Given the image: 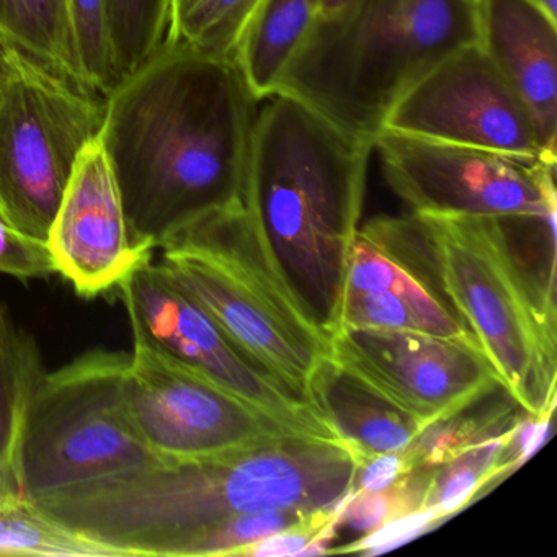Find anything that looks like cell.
Returning <instances> with one entry per match:
<instances>
[{
	"mask_svg": "<svg viewBox=\"0 0 557 557\" xmlns=\"http://www.w3.org/2000/svg\"><path fill=\"white\" fill-rule=\"evenodd\" d=\"M125 403L139 438L159 461L208 458L289 435L132 327ZM296 436V435H295Z\"/></svg>",
	"mask_w": 557,
	"mask_h": 557,
	"instance_id": "30bf717a",
	"label": "cell"
},
{
	"mask_svg": "<svg viewBox=\"0 0 557 557\" xmlns=\"http://www.w3.org/2000/svg\"><path fill=\"white\" fill-rule=\"evenodd\" d=\"M71 40L81 83L107 97L116 86L110 54L106 0H67Z\"/></svg>",
	"mask_w": 557,
	"mask_h": 557,
	"instance_id": "4316f807",
	"label": "cell"
},
{
	"mask_svg": "<svg viewBox=\"0 0 557 557\" xmlns=\"http://www.w3.org/2000/svg\"><path fill=\"white\" fill-rule=\"evenodd\" d=\"M373 151V143L282 94L253 126L244 210L263 256L327 341L341 322Z\"/></svg>",
	"mask_w": 557,
	"mask_h": 557,
	"instance_id": "3957f363",
	"label": "cell"
},
{
	"mask_svg": "<svg viewBox=\"0 0 557 557\" xmlns=\"http://www.w3.org/2000/svg\"><path fill=\"white\" fill-rule=\"evenodd\" d=\"M110 54L119 84L164 44L169 0H106Z\"/></svg>",
	"mask_w": 557,
	"mask_h": 557,
	"instance_id": "cb8c5ba5",
	"label": "cell"
},
{
	"mask_svg": "<svg viewBox=\"0 0 557 557\" xmlns=\"http://www.w3.org/2000/svg\"><path fill=\"white\" fill-rule=\"evenodd\" d=\"M58 269L47 240L22 233L0 216V275L14 278H50Z\"/></svg>",
	"mask_w": 557,
	"mask_h": 557,
	"instance_id": "f1b7e54d",
	"label": "cell"
},
{
	"mask_svg": "<svg viewBox=\"0 0 557 557\" xmlns=\"http://www.w3.org/2000/svg\"><path fill=\"white\" fill-rule=\"evenodd\" d=\"M406 474L409 472H407L403 453L394 451L373 456L357 466L351 494L383 491Z\"/></svg>",
	"mask_w": 557,
	"mask_h": 557,
	"instance_id": "4dcf8cb0",
	"label": "cell"
},
{
	"mask_svg": "<svg viewBox=\"0 0 557 557\" xmlns=\"http://www.w3.org/2000/svg\"><path fill=\"white\" fill-rule=\"evenodd\" d=\"M128 363L125 351L90 350L45 373L22 449L25 502L161 462L126 409Z\"/></svg>",
	"mask_w": 557,
	"mask_h": 557,
	"instance_id": "52a82bcc",
	"label": "cell"
},
{
	"mask_svg": "<svg viewBox=\"0 0 557 557\" xmlns=\"http://www.w3.org/2000/svg\"><path fill=\"white\" fill-rule=\"evenodd\" d=\"M321 0H259L234 50L256 99L276 96L283 76L318 21Z\"/></svg>",
	"mask_w": 557,
	"mask_h": 557,
	"instance_id": "d6986e66",
	"label": "cell"
},
{
	"mask_svg": "<svg viewBox=\"0 0 557 557\" xmlns=\"http://www.w3.org/2000/svg\"><path fill=\"white\" fill-rule=\"evenodd\" d=\"M309 397L357 466L400 451L425 426L329 355L312 374Z\"/></svg>",
	"mask_w": 557,
	"mask_h": 557,
	"instance_id": "e0dca14e",
	"label": "cell"
},
{
	"mask_svg": "<svg viewBox=\"0 0 557 557\" xmlns=\"http://www.w3.org/2000/svg\"><path fill=\"white\" fill-rule=\"evenodd\" d=\"M475 4L481 5L482 0H474Z\"/></svg>",
	"mask_w": 557,
	"mask_h": 557,
	"instance_id": "d590c367",
	"label": "cell"
},
{
	"mask_svg": "<svg viewBox=\"0 0 557 557\" xmlns=\"http://www.w3.org/2000/svg\"><path fill=\"white\" fill-rule=\"evenodd\" d=\"M355 471L342 443L286 435L224 455L156 462L28 504L120 557H181L188 541L237 515L342 504Z\"/></svg>",
	"mask_w": 557,
	"mask_h": 557,
	"instance_id": "7a4b0ae2",
	"label": "cell"
},
{
	"mask_svg": "<svg viewBox=\"0 0 557 557\" xmlns=\"http://www.w3.org/2000/svg\"><path fill=\"white\" fill-rule=\"evenodd\" d=\"M481 45L536 122L557 161V17L536 0H482Z\"/></svg>",
	"mask_w": 557,
	"mask_h": 557,
	"instance_id": "2e32d148",
	"label": "cell"
},
{
	"mask_svg": "<svg viewBox=\"0 0 557 557\" xmlns=\"http://www.w3.org/2000/svg\"><path fill=\"white\" fill-rule=\"evenodd\" d=\"M430 471H413L377 492L350 494L335 520V534L350 531L355 541L368 536L383 524L425 510Z\"/></svg>",
	"mask_w": 557,
	"mask_h": 557,
	"instance_id": "484cf974",
	"label": "cell"
},
{
	"mask_svg": "<svg viewBox=\"0 0 557 557\" xmlns=\"http://www.w3.org/2000/svg\"><path fill=\"white\" fill-rule=\"evenodd\" d=\"M507 432L485 440L432 469L425 510H432L438 521L445 520L471 504L479 497V492L500 481L498 459Z\"/></svg>",
	"mask_w": 557,
	"mask_h": 557,
	"instance_id": "d4e9b609",
	"label": "cell"
},
{
	"mask_svg": "<svg viewBox=\"0 0 557 557\" xmlns=\"http://www.w3.org/2000/svg\"><path fill=\"white\" fill-rule=\"evenodd\" d=\"M0 37L41 66L84 87L74 60L67 0H0Z\"/></svg>",
	"mask_w": 557,
	"mask_h": 557,
	"instance_id": "44dd1931",
	"label": "cell"
},
{
	"mask_svg": "<svg viewBox=\"0 0 557 557\" xmlns=\"http://www.w3.org/2000/svg\"><path fill=\"white\" fill-rule=\"evenodd\" d=\"M37 341L0 305V492L24 500L22 449L32 400L44 380Z\"/></svg>",
	"mask_w": 557,
	"mask_h": 557,
	"instance_id": "ac0fdd59",
	"label": "cell"
},
{
	"mask_svg": "<svg viewBox=\"0 0 557 557\" xmlns=\"http://www.w3.org/2000/svg\"><path fill=\"white\" fill-rule=\"evenodd\" d=\"M384 129L556 164L544 152L527 103L479 44L426 74L394 107Z\"/></svg>",
	"mask_w": 557,
	"mask_h": 557,
	"instance_id": "7c38bea8",
	"label": "cell"
},
{
	"mask_svg": "<svg viewBox=\"0 0 557 557\" xmlns=\"http://www.w3.org/2000/svg\"><path fill=\"white\" fill-rule=\"evenodd\" d=\"M116 289L129 325L162 351L213 381L289 435L338 442L312 404L263 373L198 302L162 273L158 263L151 260L138 267Z\"/></svg>",
	"mask_w": 557,
	"mask_h": 557,
	"instance_id": "8fae6325",
	"label": "cell"
},
{
	"mask_svg": "<svg viewBox=\"0 0 557 557\" xmlns=\"http://www.w3.org/2000/svg\"><path fill=\"white\" fill-rule=\"evenodd\" d=\"M423 216L446 292L502 386L524 412L556 410V302L534 285L500 220Z\"/></svg>",
	"mask_w": 557,
	"mask_h": 557,
	"instance_id": "8992f818",
	"label": "cell"
},
{
	"mask_svg": "<svg viewBox=\"0 0 557 557\" xmlns=\"http://www.w3.org/2000/svg\"><path fill=\"white\" fill-rule=\"evenodd\" d=\"M479 41L474 0H348L319 15L276 94L374 143L413 86Z\"/></svg>",
	"mask_w": 557,
	"mask_h": 557,
	"instance_id": "277c9868",
	"label": "cell"
},
{
	"mask_svg": "<svg viewBox=\"0 0 557 557\" xmlns=\"http://www.w3.org/2000/svg\"><path fill=\"white\" fill-rule=\"evenodd\" d=\"M347 289L393 295L409 308L420 331L479 347L446 292L438 246L423 214L377 216L358 227Z\"/></svg>",
	"mask_w": 557,
	"mask_h": 557,
	"instance_id": "9a60e30c",
	"label": "cell"
},
{
	"mask_svg": "<svg viewBox=\"0 0 557 557\" xmlns=\"http://www.w3.org/2000/svg\"><path fill=\"white\" fill-rule=\"evenodd\" d=\"M161 250L162 273L263 373L312 404L309 383L331 345L263 256L244 205L178 231Z\"/></svg>",
	"mask_w": 557,
	"mask_h": 557,
	"instance_id": "5b68a950",
	"label": "cell"
},
{
	"mask_svg": "<svg viewBox=\"0 0 557 557\" xmlns=\"http://www.w3.org/2000/svg\"><path fill=\"white\" fill-rule=\"evenodd\" d=\"M348 0H321V9H319V15L331 14V12L337 11L342 5L347 4Z\"/></svg>",
	"mask_w": 557,
	"mask_h": 557,
	"instance_id": "d6a6232c",
	"label": "cell"
},
{
	"mask_svg": "<svg viewBox=\"0 0 557 557\" xmlns=\"http://www.w3.org/2000/svg\"><path fill=\"white\" fill-rule=\"evenodd\" d=\"M391 190L412 213L511 218L557 208L556 164L384 129L373 143Z\"/></svg>",
	"mask_w": 557,
	"mask_h": 557,
	"instance_id": "9c48e42d",
	"label": "cell"
},
{
	"mask_svg": "<svg viewBox=\"0 0 557 557\" xmlns=\"http://www.w3.org/2000/svg\"><path fill=\"white\" fill-rule=\"evenodd\" d=\"M106 97L18 51L0 86V216L48 240L81 152L99 138Z\"/></svg>",
	"mask_w": 557,
	"mask_h": 557,
	"instance_id": "ba28073f",
	"label": "cell"
},
{
	"mask_svg": "<svg viewBox=\"0 0 557 557\" xmlns=\"http://www.w3.org/2000/svg\"><path fill=\"white\" fill-rule=\"evenodd\" d=\"M329 357L429 425L502 386L481 348L459 338L391 329H341Z\"/></svg>",
	"mask_w": 557,
	"mask_h": 557,
	"instance_id": "4fadbf2b",
	"label": "cell"
},
{
	"mask_svg": "<svg viewBox=\"0 0 557 557\" xmlns=\"http://www.w3.org/2000/svg\"><path fill=\"white\" fill-rule=\"evenodd\" d=\"M47 243L58 273L84 298L119 288L138 267L151 262L152 252L136 246L129 233L122 195L99 138L81 152Z\"/></svg>",
	"mask_w": 557,
	"mask_h": 557,
	"instance_id": "5bb4252c",
	"label": "cell"
},
{
	"mask_svg": "<svg viewBox=\"0 0 557 557\" xmlns=\"http://www.w3.org/2000/svg\"><path fill=\"white\" fill-rule=\"evenodd\" d=\"M257 106L233 57L168 38L106 97L99 141L136 246L243 205Z\"/></svg>",
	"mask_w": 557,
	"mask_h": 557,
	"instance_id": "6da1fadb",
	"label": "cell"
},
{
	"mask_svg": "<svg viewBox=\"0 0 557 557\" xmlns=\"http://www.w3.org/2000/svg\"><path fill=\"white\" fill-rule=\"evenodd\" d=\"M17 48L12 47L8 40L0 37V86L5 83L9 74L14 70L15 57H17Z\"/></svg>",
	"mask_w": 557,
	"mask_h": 557,
	"instance_id": "1f68e13d",
	"label": "cell"
},
{
	"mask_svg": "<svg viewBox=\"0 0 557 557\" xmlns=\"http://www.w3.org/2000/svg\"><path fill=\"white\" fill-rule=\"evenodd\" d=\"M120 557L99 541L74 533L28 504L0 507V557Z\"/></svg>",
	"mask_w": 557,
	"mask_h": 557,
	"instance_id": "7402d4cb",
	"label": "cell"
},
{
	"mask_svg": "<svg viewBox=\"0 0 557 557\" xmlns=\"http://www.w3.org/2000/svg\"><path fill=\"white\" fill-rule=\"evenodd\" d=\"M259 0H169L165 38L205 53L233 57Z\"/></svg>",
	"mask_w": 557,
	"mask_h": 557,
	"instance_id": "603a6c76",
	"label": "cell"
},
{
	"mask_svg": "<svg viewBox=\"0 0 557 557\" xmlns=\"http://www.w3.org/2000/svg\"><path fill=\"white\" fill-rule=\"evenodd\" d=\"M25 500H15V498L9 497L4 492H0V507H8V505L21 504Z\"/></svg>",
	"mask_w": 557,
	"mask_h": 557,
	"instance_id": "e575fe53",
	"label": "cell"
},
{
	"mask_svg": "<svg viewBox=\"0 0 557 557\" xmlns=\"http://www.w3.org/2000/svg\"><path fill=\"white\" fill-rule=\"evenodd\" d=\"M524 410L504 386L465 409L423 426L400 449L407 472L432 471L466 449L507 432Z\"/></svg>",
	"mask_w": 557,
	"mask_h": 557,
	"instance_id": "ffe728a7",
	"label": "cell"
},
{
	"mask_svg": "<svg viewBox=\"0 0 557 557\" xmlns=\"http://www.w3.org/2000/svg\"><path fill=\"white\" fill-rule=\"evenodd\" d=\"M315 510L319 508H276L237 515L188 541L181 557L236 556L243 547L306 520Z\"/></svg>",
	"mask_w": 557,
	"mask_h": 557,
	"instance_id": "83f0119b",
	"label": "cell"
},
{
	"mask_svg": "<svg viewBox=\"0 0 557 557\" xmlns=\"http://www.w3.org/2000/svg\"><path fill=\"white\" fill-rule=\"evenodd\" d=\"M345 502V500H344ZM342 502V504H344ZM342 504L315 510L311 517L265 540L257 541L237 550L234 557H282L305 556L306 550L327 531L335 530V520Z\"/></svg>",
	"mask_w": 557,
	"mask_h": 557,
	"instance_id": "f546056e",
	"label": "cell"
},
{
	"mask_svg": "<svg viewBox=\"0 0 557 557\" xmlns=\"http://www.w3.org/2000/svg\"><path fill=\"white\" fill-rule=\"evenodd\" d=\"M549 14L557 15V0H536Z\"/></svg>",
	"mask_w": 557,
	"mask_h": 557,
	"instance_id": "836d02e7",
	"label": "cell"
}]
</instances>
